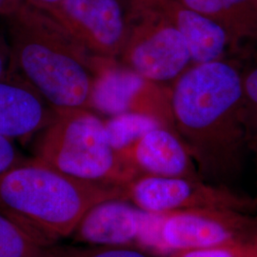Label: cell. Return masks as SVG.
I'll use <instances>...</instances> for the list:
<instances>
[{
  "mask_svg": "<svg viewBox=\"0 0 257 257\" xmlns=\"http://www.w3.org/2000/svg\"><path fill=\"white\" fill-rule=\"evenodd\" d=\"M171 104L202 179L228 187L251 141L238 67L230 59L192 65L172 83Z\"/></svg>",
  "mask_w": 257,
  "mask_h": 257,
  "instance_id": "6da1fadb",
  "label": "cell"
},
{
  "mask_svg": "<svg viewBox=\"0 0 257 257\" xmlns=\"http://www.w3.org/2000/svg\"><path fill=\"white\" fill-rule=\"evenodd\" d=\"M16 73L55 110L89 109L97 57L25 2L6 18Z\"/></svg>",
  "mask_w": 257,
  "mask_h": 257,
  "instance_id": "7a4b0ae2",
  "label": "cell"
},
{
  "mask_svg": "<svg viewBox=\"0 0 257 257\" xmlns=\"http://www.w3.org/2000/svg\"><path fill=\"white\" fill-rule=\"evenodd\" d=\"M111 198H123V189L74 178L37 158L0 174V213L47 247L71 236L92 206Z\"/></svg>",
  "mask_w": 257,
  "mask_h": 257,
  "instance_id": "3957f363",
  "label": "cell"
},
{
  "mask_svg": "<svg viewBox=\"0 0 257 257\" xmlns=\"http://www.w3.org/2000/svg\"><path fill=\"white\" fill-rule=\"evenodd\" d=\"M41 132L35 158L65 175L121 189L137 178L111 147L104 121L88 109L56 110Z\"/></svg>",
  "mask_w": 257,
  "mask_h": 257,
  "instance_id": "277c9868",
  "label": "cell"
},
{
  "mask_svg": "<svg viewBox=\"0 0 257 257\" xmlns=\"http://www.w3.org/2000/svg\"><path fill=\"white\" fill-rule=\"evenodd\" d=\"M128 33L118 61L155 82L175 81L193 62L181 34L152 0H122Z\"/></svg>",
  "mask_w": 257,
  "mask_h": 257,
  "instance_id": "5b68a950",
  "label": "cell"
},
{
  "mask_svg": "<svg viewBox=\"0 0 257 257\" xmlns=\"http://www.w3.org/2000/svg\"><path fill=\"white\" fill-rule=\"evenodd\" d=\"M89 109L109 116L142 113L175 130L171 86L152 81L117 59L97 58Z\"/></svg>",
  "mask_w": 257,
  "mask_h": 257,
  "instance_id": "8992f818",
  "label": "cell"
},
{
  "mask_svg": "<svg viewBox=\"0 0 257 257\" xmlns=\"http://www.w3.org/2000/svg\"><path fill=\"white\" fill-rule=\"evenodd\" d=\"M123 199L148 212L166 213L191 209H224L246 212L254 204L201 178L140 175L123 188Z\"/></svg>",
  "mask_w": 257,
  "mask_h": 257,
  "instance_id": "52a82bcc",
  "label": "cell"
},
{
  "mask_svg": "<svg viewBox=\"0 0 257 257\" xmlns=\"http://www.w3.org/2000/svg\"><path fill=\"white\" fill-rule=\"evenodd\" d=\"M257 221L245 212L224 209H191L162 213L160 236L166 252L249 242Z\"/></svg>",
  "mask_w": 257,
  "mask_h": 257,
  "instance_id": "ba28073f",
  "label": "cell"
},
{
  "mask_svg": "<svg viewBox=\"0 0 257 257\" xmlns=\"http://www.w3.org/2000/svg\"><path fill=\"white\" fill-rule=\"evenodd\" d=\"M47 15L92 55L118 60L128 33L122 0H64Z\"/></svg>",
  "mask_w": 257,
  "mask_h": 257,
  "instance_id": "9c48e42d",
  "label": "cell"
},
{
  "mask_svg": "<svg viewBox=\"0 0 257 257\" xmlns=\"http://www.w3.org/2000/svg\"><path fill=\"white\" fill-rule=\"evenodd\" d=\"M121 159L140 175L201 178L193 156L174 128L157 127L118 153Z\"/></svg>",
  "mask_w": 257,
  "mask_h": 257,
  "instance_id": "30bf717a",
  "label": "cell"
},
{
  "mask_svg": "<svg viewBox=\"0 0 257 257\" xmlns=\"http://www.w3.org/2000/svg\"><path fill=\"white\" fill-rule=\"evenodd\" d=\"M181 34L193 64L228 60L242 49L219 23L178 0H152Z\"/></svg>",
  "mask_w": 257,
  "mask_h": 257,
  "instance_id": "8fae6325",
  "label": "cell"
},
{
  "mask_svg": "<svg viewBox=\"0 0 257 257\" xmlns=\"http://www.w3.org/2000/svg\"><path fill=\"white\" fill-rule=\"evenodd\" d=\"M146 214L125 199H107L83 215L71 236L89 246L138 247Z\"/></svg>",
  "mask_w": 257,
  "mask_h": 257,
  "instance_id": "7c38bea8",
  "label": "cell"
},
{
  "mask_svg": "<svg viewBox=\"0 0 257 257\" xmlns=\"http://www.w3.org/2000/svg\"><path fill=\"white\" fill-rule=\"evenodd\" d=\"M55 115V108L19 74L0 80V137L30 138L49 126Z\"/></svg>",
  "mask_w": 257,
  "mask_h": 257,
  "instance_id": "4fadbf2b",
  "label": "cell"
},
{
  "mask_svg": "<svg viewBox=\"0 0 257 257\" xmlns=\"http://www.w3.org/2000/svg\"><path fill=\"white\" fill-rule=\"evenodd\" d=\"M225 28L240 48L257 47V0H178Z\"/></svg>",
  "mask_w": 257,
  "mask_h": 257,
  "instance_id": "5bb4252c",
  "label": "cell"
},
{
  "mask_svg": "<svg viewBox=\"0 0 257 257\" xmlns=\"http://www.w3.org/2000/svg\"><path fill=\"white\" fill-rule=\"evenodd\" d=\"M104 124L110 145L117 154L132 146L151 130L164 126L152 116L137 112L110 116Z\"/></svg>",
  "mask_w": 257,
  "mask_h": 257,
  "instance_id": "9a60e30c",
  "label": "cell"
},
{
  "mask_svg": "<svg viewBox=\"0 0 257 257\" xmlns=\"http://www.w3.org/2000/svg\"><path fill=\"white\" fill-rule=\"evenodd\" d=\"M55 246L38 243L14 221L0 213V257H56Z\"/></svg>",
  "mask_w": 257,
  "mask_h": 257,
  "instance_id": "2e32d148",
  "label": "cell"
},
{
  "mask_svg": "<svg viewBox=\"0 0 257 257\" xmlns=\"http://www.w3.org/2000/svg\"><path fill=\"white\" fill-rule=\"evenodd\" d=\"M56 257H152L151 253L135 246L57 247Z\"/></svg>",
  "mask_w": 257,
  "mask_h": 257,
  "instance_id": "e0dca14e",
  "label": "cell"
},
{
  "mask_svg": "<svg viewBox=\"0 0 257 257\" xmlns=\"http://www.w3.org/2000/svg\"><path fill=\"white\" fill-rule=\"evenodd\" d=\"M168 257H257L249 242L232 245L176 250L170 253Z\"/></svg>",
  "mask_w": 257,
  "mask_h": 257,
  "instance_id": "ac0fdd59",
  "label": "cell"
},
{
  "mask_svg": "<svg viewBox=\"0 0 257 257\" xmlns=\"http://www.w3.org/2000/svg\"><path fill=\"white\" fill-rule=\"evenodd\" d=\"M242 87L248 128L252 140L257 137V63L248 72L242 73Z\"/></svg>",
  "mask_w": 257,
  "mask_h": 257,
  "instance_id": "d6986e66",
  "label": "cell"
},
{
  "mask_svg": "<svg viewBox=\"0 0 257 257\" xmlns=\"http://www.w3.org/2000/svg\"><path fill=\"white\" fill-rule=\"evenodd\" d=\"M25 160L11 139L0 137V174Z\"/></svg>",
  "mask_w": 257,
  "mask_h": 257,
  "instance_id": "ffe728a7",
  "label": "cell"
},
{
  "mask_svg": "<svg viewBox=\"0 0 257 257\" xmlns=\"http://www.w3.org/2000/svg\"><path fill=\"white\" fill-rule=\"evenodd\" d=\"M16 74L10 44L0 36V80L11 78Z\"/></svg>",
  "mask_w": 257,
  "mask_h": 257,
  "instance_id": "44dd1931",
  "label": "cell"
},
{
  "mask_svg": "<svg viewBox=\"0 0 257 257\" xmlns=\"http://www.w3.org/2000/svg\"><path fill=\"white\" fill-rule=\"evenodd\" d=\"M23 1L28 5L48 14L51 11L55 9L57 6H59L64 0H23Z\"/></svg>",
  "mask_w": 257,
  "mask_h": 257,
  "instance_id": "7402d4cb",
  "label": "cell"
},
{
  "mask_svg": "<svg viewBox=\"0 0 257 257\" xmlns=\"http://www.w3.org/2000/svg\"><path fill=\"white\" fill-rule=\"evenodd\" d=\"M23 3V0H0V17L8 18L15 14Z\"/></svg>",
  "mask_w": 257,
  "mask_h": 257,
  "instance_id": "603a6c76",
  "label": "cell"
},
{
  "mask_svg": "<svg viewBox=\"0 0 257 257\" xmlns=\"http://www.w3.org/2000/svg\"><path fill=\"white\" fill-rule=\"evenodd\" d=\"M249 244H250L251 248L254 250V252H255V254L257 255V230L255 234L253 235V237L249 241Z\"/></svg>",
  "mask_w": 257,
  "mask_h": 257,
  "instance_id": "cb8c5ba5",
  "label": "cell"
},
{
  "mask_svg": "<svg viewBox=\"0 0 257 257\" xmlns=\"http://www.w3.org/2000/svg\"><path fill=\"white\" fill-rule=\"evenodd\" d=\"M250 148L254 149L257 153V137L256 138H252V140L250 142Z\"/></svg>",
  "mask_w": 257,
  "mask_h": 257,
  "instance_id": "d4e9b609",
  "label": "cell"
}]
</instances>
